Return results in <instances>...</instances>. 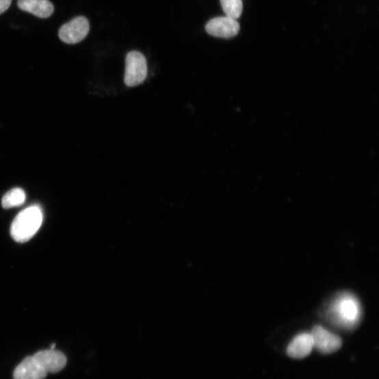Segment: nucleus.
I'll list each match as a JSON object with an SVG mask.
<instances>
[{
  "label": "nucleus",
  "instance_id": "0eeeda50",
  "mask_svg": "<svg viewBox=\"0 0 379 379\" xmlns=\"http://www.w3.org/2000/svg\"><path fill=\"white\" fill-rule=\"evenodd\" d=\"M313 346L322 354H330L339 350L342 345L341 339L321 326H315L311 333Z\"/></svg>",
  "mask_w": 379,
  "mask_h": 379
},
{
  "label": "nucleus",
  "instance_id": "1a4fd4ad",
  "mask_svg": "<svg viewBox=\"0 0 379 379\" xmlns=\"http://www.w3.org/2000/svg\"><path fill=\"white\" fill-rule=\"evenodd\" d=\"M17 6L40 18H47L54 12V6L49 0H18Z\"/></svg>",
  "mask_w": 379,
  "mask_h": 379
},
{
  "label": "nucleus",
  "instance_id": "7ed1b4c3",
  "mask_svg": "<svg viewBox=\"0 0 379 379\" xmlns=\"http://www.w3.org/2000/svg\"><path fill=\"white\" fill-rule=\"evenodd\" d=\"M43 222V213L38 205L21 211L11 226V235L18 242L30 240L39 231Z\"/></svg>",
  "mask_w": 379,
  "mask_h": 379
},
{
  "label": "nucleus",
  "instance_id": "39448f33",
  "mask_svg": "<svg viewBox=\"0 0 379 379\" xmlns=\"http://www.w3.org/2000/svg\"><path fill=\"white\" fill-rule=\"evenodd\" d=\"M90 25L83 16L74 18L64 24L59 31L60 39L68 44H75L84 40L89 34Z\"/></svg>",
  "mask_w": 379,
  "mask_h": 379
},
{
  "label": "nucleus",
  "instance_id": "f8f14e48",
  "mask_svg": "<svg viewBox=\"0 0 379 379\" xmlns=\"http://www.w3.org/2000/svg\"><path fill=\"white\" fill-rule=\"evenodd\" d=\"M12 3V0H0V15L7 12Z\"/></svg>",
  "mask_w": 379,
  "mask_h": 379
},
{
  "label": "nucleus",
  "instance_id": "f257e3e1",
  "mask_svg": "<svg viewBox=\"0 0 379 379\" xmlns=\"http://www.w3.org/2000/svg\"><path fill=\"white\" fill-rule=\"evenodd\" d=\"M67 358L62 352L55 349L38 352L33 356L25 358L14 371V379H44L48 374L63 370Z\"/></svg>",
  "mask_w": 379,
  "mask_h": 379
},
{
  "label": "nucleus",
  "instance_id": "9d476101",
  "mask_svg": "<svg viewBox=\"0 0 379 379\" xmlns=\"http://www.w3.org/2000/svg\"><path fill=\"white\" fill-rule=\"evenodd\" d=\"M26 199L25 193L23 189L16 187L8 192L3 198L2 205L5 209L19 207Z\"/></svg>",
  "mask_w": 379,
  "mask_h": 379
},
{
  "label": "nucleus",
  "instance_id": "423d86ee",
  "mask_svg": "<svg viewBox=\"0 0 379 379\" xmlns=\"http://www.w3.org/2000/svg\"><path fill=\"white\" fill-rule=\"evenodd\" d=\"M205 29L211 36L227 39L236 36L239 31L240 26L235 19L220 16L211 19L207 23Z\"/></svg>",
  "mask_w": 379,
  "mask_h": 379
},
{
  "label": "nucleus",
  "instance_id": "9b49d317",
  "mask_svg": "<svg viewBox=\"0 0 379 379\" xmlns=\"http://www.w3.org/2000/svg\"><path fill=\"white\" fill-rule=\"evenodd\" d=\"M220 2L226 16L235 20L241 16L243 10L241 0H220Z\"/></svg>",
  "mask_w": 379,
  "mask_h": 379
},
{
  "label": "nucleus",
  "instance_id": "f03ea898",
  "mask_svg": "<svg viewBox=\"0 0 379 379\" xmlns=\"http://www.w3.org/2000/svg\"><path fill=\"white\" fill-rule=\"evenodd\" d=\"M326 316L335 327L353 330L358 326L363 309L358 298L351 292L338 293L328 305Z\"/></svg>",
  "mask_w": 379,
  "mask_h": 379
},
{
  "label": "nucleus",
  "instance_id": "ddd939ff",
  "mask_svg": "<svg viewBox=\"0 0 379 379\" xmlns=\"http://www.w3.org/2000/svg\"><path fill=\"white\" fill-rule=\"evenodd\" d=\"M55 348H56V344L53 343V344H51L50 349L53 350V349H55Z\"/></svg>",
  "mask_w": 379,
  "mask_h": 379
},
{
  "label": "nucleus",
  "instance_id": "6e6552de",
  "mask_svg": "<svg viewBox=\"0 0 379 379\" xmlns=\"http://www.w3.org/2000/svg\"><path fill=\"white\" fill-rule=\"evenodd\" d=\"M313 347L311 335L302 333L293 338L289 344L287 352L291 358L302 359L311 353Z\"/></svg>",
  "mask_w": 379,
  "mask_h": 379
},
{
  "label": "nucleus",
  "instance_id": "20e7f679",
  "mask_svg": "<svg viewBox=\"0 0 379 379\" xmlns=\"http://www.w3.org/2000/svg\"><path fill=\"white\" fill-rule=\"evenodd\" d=\"M148 73L147 62L143 54L132 51L126 57L125 83L127 86L133 88L141 85L146 79Z\"/></svg>",
  "mask_w": 379,
  "mask_h": 379
}]
</instances>
